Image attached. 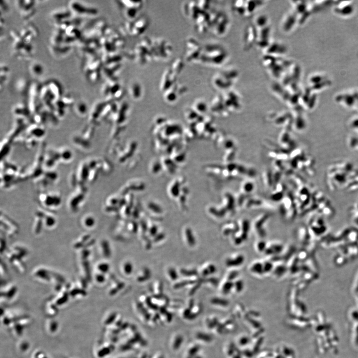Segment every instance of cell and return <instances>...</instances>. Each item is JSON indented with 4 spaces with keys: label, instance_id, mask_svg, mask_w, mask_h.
Returning a JSON list of instances; mask_svg holds the SVG:
<instances>
[{
    "label": "cell",
    "instance_id": "6da1fadb",
    "mask_svg": "<svg viewBox=\"0 0 358 358\" xmlns=\"http://www.w3.org/2000/svg\"><path fill=\"white\" fill-rule=\"evenodd\" d=\"M238 230L232 238L233 244L238 246L246 241L249 233L251 227V224L247 219H242L238 222Z\"/></svg>",
    "mask_w": 358,
    "mask_h": 358
},
{
    "label": "cell",
    "instance_id": "7a4b0ae2",
    "mask_svg": "<svg viewBox=\"0 0 358 358\" xmlns=\"http://www.w3.org/2000/svg\"><path fill=\"white\" fill-rule=\"evenodd\" d=\"M270 218V215L263 213L258 215L252 221L251 227L255 235L261 239L267 236L265 225Z\"/></svg>",
    "mask_w": 358,
    "mask_h": 358
},
{
    "label": "cell",
    "instance_id": "3957f363",
    "mask_svg": "<svg viewBox=\"0 0 358 358\" xmlns=\"http://www.w3.org/2000/svg\"><path fill=\"white\" fill-rule=\"evenodd\" d=\"M69 9L73 14L79 16H91L98 14L96 8L89 7L78 1H71L69 5Z\"/></svg>",
    "mask_w": 358,
    "mask_h": 358
},
{
    "label": "cell",
    "instance_id": "277c9868",
    "mask_svg": "<svg viewBox=\"0 0 358 358\" xmlns=\"http://www.w3.org/2000/svg\"><path fill=\"white\" fill-rule=\"evenodd\" d=\"M186 48L187 61H194L200 58L201 55V48L198 42L194 41V39L192 38L187 39L186 42Z\"/></svg>",
    "mask_w": 358,
    "mask_h": 358
},
{
    "label": "cell",
    "instance_id": "5b68a950",
    "mask_svg": "<svg viewBox=\"0 0 358 358\" xmlns=\"http://www.w3.org/2000/svg\"><path fill=\"white\" fill-rule=\"evenodd\" d=\"M124 7V15L127 19L133 20L136 17L137 13L143 6L142 1H122Z\"/></svg>",
    "mask_w": 358,
    "mask_h": 358
},
{
    "label": "cell",
    "instance_id": "8992f818",
    "mask_svg": "<svg viewBox=\"0 0 358 358\" xmlns=\"http://www.w3.org/2000/svg\"><path fill=\"white\" fill-rule=\"evenodd\" d=\"M245 256L240 253H236L227 257L225 260V265L229 268H235L242 265L245 262Z\"/></svg>",
    "mask_w": 358,
    "mask_h": 358
},
{
    "label": "cell",
    "instance_id": "52a82bcc",
    "mask_svg": "<svg viewBox=\"0 0 358 358\" xmlns=\"http://www.w3.org/2000/svg\"><path fill=\"white\" fill-rule=\"evenodd\" d=\"M37 34L36 27L29 24L22 29L20 35L25 43L31 44L32 41L37 36Z\"/></svg>",
    "mask_w": 358,
    "mask_h": 358
},
{
    "label": "cell",
    "instance_id": "ba28073f",
    "mask_svg": "<svg viewBox=\"0 0 358 358\" xmlns=\"http://www.w3.org/2000/svg\"><path fill=\"white\" fill-rule=\"evenodd\" d=\"M177 76L173 72L171 69H167L165 71L161 82V90L165 92L174 84H175Z\"/></svg>",
    "mask_w": 358,
    "mask_h": 358
},
{
    "label": "cell",
    "instance_id": "9c48e42d",
    "mask_svg": "<svg viewBox=\"0 0 358 358\" xmlns=\"http://www.w3.org/2000/svg\"><path fill=\"white\" fill-rule=\"evenodd\" d=\"M72 12L69 9L61 8L54 10L51 14V17L57 24L68 20L72 15Z\"/></svg>",
    "mask_w": 358,
    "mask_h": 358
},
{
    "label": "cell",
    "instance_id": "30bf717a",
    "mask_svg": "<svg viewBox=\"0 0 358 358\" xmlns=\"http://www.w3.org/2000/svg\"><path fill=\"white\" fill-rule=\"evenodd\" d=\"M17 2L20 14L24 18L31 17L34 13V1H20Z\"/></svg>",
    "mask_w": 358,
    "mask_h": 358
},
{
    "label": "cell",
    "instance_id": "8fae6325",
    "mask_svg": "<svg viewBox=\"0 0 358 358\" xmlns=\"http://www.w3.org/2000/svg\"><path fill=\"white\" fill-rule=\"evenodd\" d=\"M282 243L278 241H270L267 243V246L264 254L268 257L280 255L284 249Z\"/></svg>",
    "mask_w": 358,
    "mask_h": 358
},
{
    "label": "cell",
    "instance_id": "7c38bea8",
    "mask_svg": "<svg viewBox=\"0 0 358 358\" xmlns=\"http://www.w3.org/2000/svg\"><path fill=\"white\" fill-rule=\"evenodd\" d=\"M238 222L230 221L222 225L221 227V233L225 237L233 236L238 230Z\"/></svg>",
    "mask_w": 358,
    "mask_h": 358
},
{
    "label": "cell",
    "instance_id": "4fadbf2b",
    "mask_svg": "<svg viewBox=\"0 0 358 358\" xmlns=\"http://www.w3.org/2000/svg\"><path fill=\"white\" fill-rule=\"evenodd\" d=\"M148 20L144 17L136 20V22H134V28L133 29V31H132L134 35L137 36L142 34L146 29H147L146 27H148Z\"/></svg>",
    "mask_w": 358,
    "mask_h": 358
},
{
    "label": "cell",
    "instance_id": "5bb4252c",
    "mask_svg": "<svg viewBox=\"0 0 358 358\" xmlns=\"http://www.w3.org/2000/svg\"><path fill=\"white\" fill-rule=\"evenodd\" d=\"M287 268L284 264L282 261H278L274 263V267L272 270V273L274 277L277 278H280L282 277L287 271Z\"/></svg>",
    "mask_w": 358,
    "mask_h": 358
},
{
    "label": "cell",
    "instance_id": "9a60e30c",
    "mask_svg": "<svg viewBox=\"0 0 358 358\" xmlns=\"http://www.w3.org/2000/svg\"><path fill=\"white\" fill-rule=\"evenodd\" d=\"M249 270L252 274L258 276L263 275L264 274V272L263 264L262 261H256L252 262L250 264L249 268Z\"/></svg>",
    "mask_w": 358,
    "mask_h": 358
},
{
    "label": "cell",
    "instance_id": "2e32d148",
    "mask_svg": "<svg viewBox=\"0 0 358 358\" xmlns=\"http://www.w3.org/2000/svg\"><path fill=\"white\" fill-rule=\"evenodd\" d=\"M217 268L214 264L207 263L205 264L201 268L200 272L201 275L203 277H206L215 274L216 272Z\"/></svg>",
    "mask_w": 358,
    "mask_h": 358
},
{
    "label": "cell",
    "instance_id": "e0dca14e",
    "mask_svg": "<svg viewBox=\"0 0 358 358\" xmlns=\"http://www.w3.org/2000/svg\"><path fill=\"white\" fill-rule=\"evenodd\" d=\"M184 66V62L182 61V59L180 58H178L177 59H176V60L174 61V62L173 63L171 70L173 71V72L176 75V76H177L178 75L181 73V71L183 69Z\"/></svg>",
    "mask_w": 358,
    "mask_h": 358
},
{
    "label": "cell",
    "instance_id": "ac0fdd59",
    "mask_svg": "<svg viewBox=\"0 0 358 358\" xmlns=\"http://www.w3.org/2000/svg\"><path fill=\"white\" fill-rule=\"evenodd\" d=\"M30 71L31 73L35 77H39L43 73L44 68L41 63H34L30 66Z\"/></svg>",
    "mask_w": 358,
    "mask_h": 358
},
{
    "label": "cell",
    "instance_id": "d6986e66",
    "mask_svg": "<svg viewBox=\"0 0 358 358\" xmlns=\"http://www.w3.org/2000/svg\"><path fill=\"white\" fill-rule=\"evenodd\" d=\"M220 289L223 293H228L233 289V282L224 279L220 284Z\"/></svg>",
    "mask_w": 358,
    "mask_h": 358
},
{
    "label": "cell",
    "instance_id": "ffe728a7",
    "mask_svg": "<svg viewBox=\"0 0 358 358\" xmlns=\"http://www.w3.org/2000/svg\"><path fill=\"white\" fill-rule=\"evenodd\" d=\"M185 236L188 245L191 247L194 246L196 244V238L191 228H186L185 230Z\"/></svg>",
    "mask_w": 358,
    "mask_h": 358
},
{
    "label": "cell",
    "instance_id": "44dd1931",
    "mask_svg": "<svg viewBox=\"0 0 358 358\" xmlns=\"http://www.w3.org/2000/svg\"><path fill=\"white\" fill-rule=\"evenodd\" d=\"M130 93L134 98H138L140 96L141 93V87L138 83H134L131 85L130 87Z\"/></svg>",
    "mask_w": 358,
    "mask_h": 358
},
{
    "label": "cell",
    "instance_id": "7402d4cb",
    "mask_svg": "<svg viewBox=\"0 0 358 358\" xmlns=\"http://www.w3.org/2000/svg\"><path fill=\"white\" fill-rule=\"evenodd\" d=\"M267 246V242H266L263 239H260L257 240L254 244V249L255 251L259 253H262L265 251L266 248Z\"/></svg>",
    "mask_w": 358,
    "mask_h": 358
},
{
    "label": "cell",
    "instance_id": "603a6c76",
    "mask_svg": "<svg viewBox=\"0 0 358 358\" xmlns=\"http://www.w3.org/2000/svg\"><path fill=\"white\" fill-rule=\"evenodd\" d=\"M231 270L229 271L227 273V274L225 275L224 279L230 280V281L234 282L235 280H236L238 278L239 272L234 268H231Z\"/></svg>",
    "mask_w": 358,
    "mask_h": 358
},
{
    "label": "cell",
    "instance_id": "cb8c5ba5",
    "mask_svg": "<svg viewBox=\"0 0 358 358\" xmlns=\"http://www.w3.org/2000/svg\"><path fill=\"white\" fill-rule=\"evenodd\" d=\"M263 264L264 272V274H268L272 273V270L274 267V263L269 260L268 259L262 261Z\"/></svg>",
    "mask_w": 358,
    "mask_h": 358
},
{
    "label": "cell",
    "instance_id": "d4e9b609",
    "mask_svg": "<svg viewBox=\"0 0 358 358\" xmlns=\"http://www.w3.org/2000/svg\"><path fill=\"white\" fill-rule=\"evenodd\" d=\"M17 90L20 91V92H22L24 91L27 92L29 84L27 85V82L24 80V79H20V80H19V81L17 82Z\"/></svg>",
    "mask_w": 358,
    "mask_h": 358
},
{
    "label": "cell",
    "instance_id": "484cf974",
    "mask_svg": "<svg viewBox=\"0 0 358 358\" xmlns=\"http://www.w3.org/2000/svg\"><path fill=\"white\" fill-rule=\"evenodd\" d=\"M244 287L243 280L242 279L237 278L233 282V289H234L236 292H239L242 290Z\"/></svg>",
    "mask_w": 358,
    "mask_h": 358
},
{
    "label": "cell",
    "instance_id": "4316f807",
    "mask_svg": "<svg viewBox=\"0 0 358 358\" xmlns=\"http://www.w3.org/2000/svg\"><path fill=\"white\" fill-rule=\"evenodd\" d=\"M48 326V328L50 332L51 333H55L56 331H57L58 328V323L55 320H51L50 321H49Z\"/></svg>",
    "mask_w": 358,
    "mask_h": 358
},
{
    "label": "cell",
    "instance_id": "83f0119b",
    "mask_svg": "<svg viewBox=\"0 0 358 358\" xmlns=\"http://www.w3.org/2000/svg\"><path fill=\"white\" fill-rule=\"evenodd\" d=\"M151 277V272L149 270L148 268H145L143 271V275L139 276L137 278V280L138 282H144L146 280H148Z\"/></svg>",
    "mask_w": 358,
    "mask_h": 358
},
{
    "label": "cell",
    "instance_id": "f1b7e54d",
    "mask_svg": "<svg viewBox=\"0 0 358 358\" xmlns=\"http://www.w3.org/2000/svg\"><path fill=\"white\" fill-rule=\"evenodd\" d=\"M8 73V68L7 67V66L5 65H1V83H3V81L5 82L6 80L7 79V75Z\"/></svg>",
    "mask_w": 358,
    "mask_h": 358
},
{
    "label": "cell",
    "instance_id": "f546056e",
    "mask_svg": "<svg viewBox=\"0 0 358 358\" xmlns=\"http://www.w3.org/2000/svg\"><path fill=\"white\" fill-rule=\"evenodd\" d=\"M134 271V266L130 262H127L123 265V271L127 275H129Z\"/></svg>",
    "mask_w": 358,
    "mask_h": 358
},
{
    "label": "cell",
    "instance_id": "4dcf8cb0",
    "mask_svg": "<svg viewBox=\"0 0 358 358\" xmlns=\"http://www.w3.org/2000/svg\"><path fill=\"white\" fill-rule=\"evenodd\" d=\"M181 273L182 275L187 276V277H193V276L196 277L198 275V272L195 270H189L182 269L181 270Z\"/></svg>",
    "mask_w": 358,
    "mask_h": 358
},
{
    "label": "cell",
    "instance_id": "1f68e13d",
    "mask_svg": "<svg viewBox=\"0 0 358 358\" xmlns=\"http://www.w3.org/2000/svg\"><path fill=\"white\" fill-rule=\"evenodd\" d=\"M199 280H185V281H182V282H179L178 284H176V285H175V287H176V288H180V287H184V285H189V284H194V283L198 282Z\"/></svg>",
    "mask_w": 358,
    "mask_h": 358
},
{
    "label": "cell",
    "instance_id": "d6a6232c",
    "mask_svg": "<svg viewBox=\"0 0 358 358\" xmlns=\"http://www.w3.org/2000/svg\"><path fill=\"white\" fill-rule=\"evenodd\" d=\"M168 273L171 280H175L178 279V275L177 272L175 268H169Z\"/></svg>",
    "mask_w": 358,
    "mask_h": 358
},
{
    "label": "cell",
    "instance_id": "836d02e7",
    "mask_svg": "<svg viewBox=\"0 0 358 358\" xmlns=\"http://www.w3.org/2000/svg\"><path fill=\"white\" fill-rule=\"evenodd\" d=\"M149 208L156 213L159 214V213H162V210L161 209V208L158 206H157V204L151 203L150 204H149Z\"/></svg>",
    "mask_w": 358,
    "mask_h": 358
},
{
    "label": "cell",
    "instance_id": "e575fe53",
    "mask_svg": "<svg viewBox=\"0 0 358 358\" xmlns=\"http://www.w3.org/2000/svg\"><path fill=\"white\" fill-rule=\"evenodd\" d=\"M32 358H48L45 353L42 351H38L34 354Z\"/></svg>",
    "mask_w": 358,
    "mask_h": 358
},
{
    "label": "cell",
    "instance_id": "d590c367",
    "mask_svg": "<svg viewBox=\"0 0 358 358\" xmlns=\"http://www.w3.org/2000/svg\"><path fill=\"white\" fill-rule=\"evenodd\" d=\"M19 347H20V351L22 352H25L29 350V345L27 342H22V343L20 344Z\"/></svg>",
    "mask_w": 358,
    "mask_h": 358
},
{
    "label": "cell",
    "instance_id": "8d00e7d4",
    "mask_svg": "<svg viewBox=\"0 0 358 358\" xmlns=\"http://www.w3.org/2000/svg\"><path fill=\"white\" fill-rule=\"evenodd\" d=\"M149 233L151 236H156L157 235L158 228L155 225L151 227L149 229Z\"/></svg>",
    "mask_w": 358,
    "mask_h": 358
},
{
    "label": "cell",
    "instance_id": "74e56055",
    "mask_svg": "<svg viewBox=\"0 0 358 358\" xmlns=\"http://www.w3.org/2000/svg\"><path fill=\"white\" fill-rule=\"evenodd\" d=\"M206 282H209L210 284H211L213 285H218V283L220 282V281L218 280V279L216 278L212 277L206 280Z\"/></svg>",
    "mask_w": 358,
    "mask_h": 358
},
{
    "label": "cell",
    "instance_id": "f35d334b",
    "mask_svg": "<svg viewBox=\"0 0 358 358\" xmlns=\"http://www.w3.org/2000/svg\"><path fill=\"white\" fill-rule=\"evenodd\" d=\"M164 237H165V235H164V234H163V233H160V234H158V235H157L156 236L155 238V239H154V241H161V240H162V239H163V238H164Z\"/></svg>",
    "mask_w": 358,
    "mask_h": 358
},
{
    "label": "cell",
    "instance_id": "ab89813d",
    "mask_svg": "<svg viewBox=\"0 0 358 358\" xmlns=\"http://www.w3.org/2000/svg\"><path fill=\"white\" fill-rule=\"evenodd\" d=\"M130 229L132 231L134 232H135L137 229V225L134 222L131 223L130 224V227H129Z\"/></svg>",
    "mask_w": 358,
    "mask_h": 358
},
{
    "label": "cell",
    "instance_id": "60d3db41",
    "mask_svg": "<svg viewBox=\"0 0 358 358\" xmlns=\"http://www.w3.org/2000/svg\"><path fill=\"white\" fill-rule=\"evenodd\" d=\"M100 268L101 269V270H102L101 271L104 272H107L108 270V269H109V266L108 265H107V264H103L101 266Z\"/></svg>",
    "mask_w": 358,
    "mask_h": 358
}]
</instances>
